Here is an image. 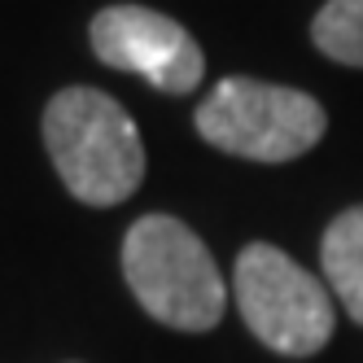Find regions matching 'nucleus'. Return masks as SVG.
Returning <instances> with one entry per match:
<instances>
[{
    "label": "nucleus",
    "instance_id": "obj_3",
    "mask_svg": "<svg viewBox=\"0 0 363 363\" xmlns=\"http://www.w3.org/2000/svg\"><path fill=\"white\" fill-rule=\"evenodd\" d=\"M193 123L206 145L250 162H294L328 132V114L311 92L245 74L219 79L197 106Z\"/></svg>",
    "mask_w": 363,
    "mask_h": 363
},
{
    "label": "nucleus",
    "instance_id": "obj_2",
    "mask_svg": "<svg viewBox=\"0 0 363 363\" xmlns=\"http://www.w3.org/2000/svg\"><path fill=\"white\" fill-rule=\"evenodd\" d=\"M123 276L158 324L211 333L223 320L228 289L206 241L171 215H145L123 237Z\"/></svg>",
    "mask_w": 363,
    "mask_h": 363
},
{
    "label": "nucleus",
    "instance_id": "obj_5",
    "mask_svg": "<svg viewBox=\"0 0 363 363\" xmlns=\"http://www.w3.org/2000/svg\"><path fill=\"white\" fill-rule=\"evenodd\" d=\"M92 53L110 70L140 74L158 92H193L206 79V53L201 44L179 27L175 18L145 9V5H110L88 27Z\"/></svg>",
    "mask_w": 363,
    "mask_h": 363
},
{
    "label": "nucleus",
    "instance_id": "obj_6",
    "mask_svg": "<svg viewBox=\"0 0 363 363\" xmlns=\"http://www.w3.org/2000/svg\"><path fill=\"white\" fill-rule=\"evenodd\" d=\"M320 263L333 298L346 306L354 324H363V206H350L324 228Z\"/></svg>",
    "mask_w": 363,
    "mask_h": 363
},
{
    "label": "nucleus",
    "instance_id": "obj_4",
    "mask_svg": "<svg viewBox=\"0 0 363 363\" xmlns=\"http://www.w3.org/2000/svg\"><path fill=\"white\" fill-rule=\"evenodd\" d=\"M232 298L241 306L245 328L276 354L306 359L328 346L337 328V311L328 289L294 263L284 250L254 241L237 254L232 267Z\"/></svg>",
    "mask_w": 363,
    "mask_h": 363
},
{
    "label": "nucleus",
    "instance_id": "obj_7",
    "mask_svg": "<svg viewBox=\"0 0 363 363\" xmlns=\"http://www.w3.org/2000/svg\"><path fill=\"white\" fill-rule=\"evenodd\" d=\"M311 40L328 62L363 70V0H324L311 22Z\"/></svg>",
    "mask_w": 363,
    "mask_h": 363
},
{
    "label": "nucleus",
    "instance_id": "obj_1",
    "mask_svg": "<svg viewBox=\"0 0 363 363\" xmlns=\"http://www.w3.org/2000/svg\"><path fill=\"white\" fill-rule=\"evenodd\" d=\"M44 145L62 184L84 206H118L145 179V140L110 92L62 88L44 106Z\"/></svg>",
    "mask_w": 363,
    "mask_h": 363
}]
</instances>
